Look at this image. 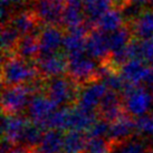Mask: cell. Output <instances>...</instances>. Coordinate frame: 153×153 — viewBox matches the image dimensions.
<instances>
[{"label": "cell", "mask_w": 153, "mask_h": 153, "mask_svg": "<svg viewBox=\"0 0 153 153\" xmlns=\"http://www.w3.org/2000/svg\"><path fill=\"white\" fill-rule=\"evenodd\" d=\"M42 77L36 66V62L22 59L17 55L8 56L2 62L1 79L4 87L26 85Z\"/></svg>", "instance_id": "cell-1"}, {"label": "cell", "mask_w": 153, "mask_h": 153, "mask_svg": "<svg viewBox=\"0 0 153 153\" xmlns=\"http://www.w3.org/2000/svg\"><path fill=\"white\" fill-rule=\"evenodd\" d=\"M67 76L79 87L94 82H98L101 78L100 65L96 63V60L92 59L86 54L69 57Z\"/></svg>", "instance_id": "cell-2"}, {"label": "cell", "mask_w": 153, "mask_h": 153, "mask_svg": "<svg viewBox=\"0 0 153 153\" xmlns=\"http://www.w3.org/2000/svg\"><path fill=\"white\" fill-rule=\"evenodd\" d=\"M46 95L57 106H71L76 104L79 86L69 77H54L46 81Z\"/></svg>", "instance_id": "cell-3"}, {"label": "cell", "mask_w": 153, "mask_h": 153, "mask_svg": "<svg viewBox=\"0 0 153 153\" xmlns=\"http://www.w3.org/2000/svg\"><path fill=\"white\" fill-rule=\"evenodd\" d=\"M122 96L124 111L130 116H136L137 119L150 113L149 111L152 106L153 97L146 88L128 84L122 93Z\"/></svg>", "instance_id": "cell-4"}, {"label": "cell", "mask_w": 153, "mask_h": 153, "mask_svg": "<svg viewBox=\"0 0 153 153\" xmlns=\"http://www.w3.org/2000/svg\"><path fill=\"white\" fill-rule=\"evenodd\" d=\"M34 95L29 84L4 87L1 97L4 115H19L29 104V96Z\"/></svg>", "instance_id": "cell-5"}, {"label": "cell", "mask_w": 153, "mask_h": 153, "mask_svg": "<svg viewBox=\"0 0 153 153\" xmlns=\"http://www.w3.org/2000/svg\"><path fill=\"white\" fill-rule=\"evenodd\" d=\"M35 62L39 75L45 79L63 76V74L67 73L68 57L65 53L58 51L49 55L39 56Z\"/></svg>", "instance_id": "cell-6"}, {"label": "cell", "mask_w": 153, "mask_h": 153, "mask_svg": "<svg viewBox=\"0 0 153 153\" xmlns=\"http://www.w3.org/2000/svg\"><path fill=\"white\" fill-rule=\"evenodd\" d=\"M65 4L59 0H35L34 13L40 24L59 27L63 22Z\"/></svg>", "instance_id": "cell-7"}, {"label": "cell", "mask_w": 153, "mask_h": 153, "mask_svg": "<svg viewBox=\"0 0 153 153\" xmlns=\"http://www.w3.org/2000/svg\"><path fill=\"white\" fill-rule=\"evenodd\" d=\"M107 91L108 88L103 82H94L85 86H82L79 87V92L77 95L76 106L96 112Z\"/></svg>", "instance_id": "cell-8"}, {"label": "cell", "mask_w": 153, "mask_h": 153, "mask_svg": "<svg viewBox=\"0 0 153 153\" xmlns=\"http://www.w3.org/2000/svg\"><path fill=\"white\" fill-rule=\"evenodd\" d=\"M27 108L30 121L39 124L45 130L47 120L58 108V106L45 94H36L31 96Z\"/></svg>", "instance_id": "cell-9"}, {"label": "cell", "mask_w": 153, "mask_h": 153, "mask_svg": "<svg viewBox=\"0 0 153 153\" xmlns=\"http://www.w3.org/2000/svg\"><path fill=\"white\" fill-rule=\"evenodd\" d=\"M28 120L20 115H4L2 117V143L10 145L11 148L20 146L22 134Z\"/></svg>", "instance_id": "cell-10"}, {"label": "cell", "mask_w": 153, "mask_h": 153, "mask_svg": "<svg viewBox=\"0 0 153 153\" xmlns=\"http://www.w3.org/2000/svg\"><path fill=\"white\" fill-rule=\"evenodd\" d=\"M89 31L86 24L67 30L63 40V49L68 58L86 54V38Z\"/></svg>", "instance_id": "cell-11"}, {"label": "cell", "mask_w": 153, "mask_h": 153, "mask_svg": "<svg viewBox=\"0 0 153 153\" xmlns=\"http://www.w3.org/2000/svg\"><path fill=\"white\" fill-rule=\"evenodd\" d=\"M86 55L101 63L108 59L111 56L108 36L96 28L91 30L86 38Z\"/></svg>", "instance_id": "cell-12"}, {"label": "cell", "mask_w": 153, "mask_h": 153, "mask_svg": "<svg viewBox=\"0 0 153 153\" xmlns=\"http://www.w3.org/2000/svg\"><path fill=\"white\" fill-rule=\"evenodd\" d=\"M120 74L128 84L140 86L141 83L148 82L153 74V69L142 60H128L121 66Z\"/></svg>", "instance_id": "cell-13"}, {"label": "cell", "mask_w": 153, "mask_h": 153, "mask_svg": "<svg viewBox=\"0 0 153 153\" xmlns=\"http://www.w3.org/2000/svg\"><path fill=\"white\" fill-rule=\"evenodd\" d=\"M37 35L40 46L39 56L58 53L60 47H63L65 35H63L62 29L57 26H45L39 30Z\"/></svg>", "instance_id": "cell-14"}, {"label": "cell", "mask_w": 153, "mask_h": 153, "mask_svg": "<svg viewBox=\"0 0 153 153\" xmlns=\"http://www.w3.org/2000/svg\"><path fill=\"white\" fill-rule=\"evenodd\" d=\"M97 113L101 119L108 123L114 122L120 116L125 114L123 100L120 97L119 93L112 89H108L100 104Z\"/></svg>", "instance_id": "cell-15"}, {"label": "cell", "mask_w": 153, "mask_h": 153, "mask_svg": "<svg viewBox=\"0 0 153 153\" xmlns=\"http://www.w3.org/2000/svg\"><path fill=\"white\" fill-rule=\"evenodd\" d=\"M39 24L40 22L34 10H22L17 13H13L7 25L11 26L22 37L27 35H34Z\"/></svg>", "instance_id": "cell-16"}, {"label": "cell", "mask_w": 153, "mask_h": 153, "mask_svg": "<svg viewBox=\"0 0 153 153\" xmlns=\"http://www.w3.org/2000/svg\"><path fill=\"white\" fill-rule=\"evenodd\" d=\"M134 131H135V121L125 113L110 124V131L107 137L110 142H121L131 139Z\"/></svg>", "instance_id": "cell-17"}, {"label": "cell", "mask_w": 153, "mask_h": 153, "mask_svg": "<svg viewBox=\"0 0 153 153\" xmlns=\"http://www.w3.org/2000/svg\"><path fill=\"white\" fill-rule=\"evenodd\" d=\"M113 7L112 0H83V10L86 17V26L89 30L95 29V24Z\"/></svg>", "instance_id": "cell-18"}, {"label": "cell", "mask_w": 153, "mask_h": 153, "mask_svg": "<svg viewBox=\"0 0 153 153\" xmlns=\"http://www.w3.org/2000/svg\"><path fill=\"white\" fill-rule=\"evenodd\" d=\"M96 119V112L87 111L78 106H73L71 110V119H69V128L68 131L87 132L92 128Z\"/></svg>", "instance_id": "cell-19"}, {"label": "cell", "mask_w": 153, "mask_h": 153, "mask_svg": "<svg viewBox=\"0 0 153 153\" xmlns=\"http://www.w3.org/2000/svg\"><path fill=\"white\" fill-rule=\"evenodd\" d=\"M133 36L137 39L153 37V9H145L137 18L128 22Z\"/></svg>", "instance_id": "cell-20"}, {"label": "cell", "mask_w": 153, "mask_h": 153, "mask_svg": "<svg viewBox=\"0 0 153 153\" xmlns=\"http://www.w3.org/2000/svg\"><path fill=\"white\" fill-rule=\"evenodd\" d=\"M65 134L62 131L47 130L43 135L36 153H64Z\"/></svg>", "instance_id": "cell-21"}, {"label": "cell", "mask_w": 153, "mask_h": 153, "mask_svg": "<svg viewBox=\"0 0 153 153\" xmlns=\"http://www.w3.org/2000/svg\"><path fill=\"white\" fill-rule=\"evenodd\" d=\"M40 46H39L38 35H27L22 36L18 43L15 55L22 57V59L35 62L39 57Z\"/></svg>", "instance_id": "cell-22"}, {"label": "cell", "mask_w": 153, "mask_h": 153, "mask_svg": "<svg viewBox=\"0 0 153 153\" xmlns=\"http://www.w3.org/2000/svg\"><path fill=\"white\" fill-rule=\"evenodd\" d=\"M124 17L121 10L116 8H112L105 13L95 24V28L103 31L104 34H112L116 30L121 29L124 24Z\"/></svg>", "instance_id": "cell-23"}, {"label": "cell", "mask_w": 153, "mask_h": 153, "mask_svg": "<svg viewBox=\"0 0 153 153\" xmlns=\"http://www.w3.org/2000/svg\"><path fill=\"white\" fill-rule=\"evenodd\" d=\"M111 153H152L148 143L134 137L121 142H111Z\"/></svg>", "instance_id": "cell-24"}, {"label": "cell", "mask_w": 153, "mask_h": 153, "mask_svg": "<svg viewBox=\"0 0 153 153\" xmlns=\"http://www.w3.org/2000/svg\"><path fill=\"white\" fill-rule=\"evenodd\" d=\"M107 36H108L111 55L124 51L132 40V33L128 26H123L121 29L116 30L115 33H112Z\"/></svg>", "instance_id": "cell-25"}, {"label": "cell", "mask_w": 153, "mask_h": 153, "mask_svg": "<svg viewBox=\"0 0 153 153\" xmlns=\"http://www.w3.org/2000/svg\"><path fill=\"white\" fill-rule=\"evenodd\" d=\"M43 126H40L39 124L34 123L33 121L28 120V123L26 125L24 134H22V145L27 150H36L39 145L40 141L43 139V135L45 133Z\"/></svg>", "instance_id": "cell-26"}, {"label": "cell", "mask_w": 153, "mask_h": 153, "mask_svg": "<svg viewBox=\"0 0 153 153\" xmlns=\"http://www.w3.org/2000/svg\"><path fill=\"white\" fill-rule=\"evenodd\" d=\"M88 139L86 134L77 131H68L65 134L64 153H85Z\"/></svg>", "instance_id": "cell-27"}, {"label": "cell", "mask_w": 153, "mask_h": 153, "mask_svg": "<svg viewBox=\"0 0 153 153\" xmlns=\"http://www.w3.org/2000/svg\"><path fill=\"white\" fill-rule=\"evenodd\" d=\"M86 17L83 7H77V6H72V4H65L64 13H63V22L62 25L67 30L73 29L79 27L82 25H85Z\"/></svg>", "instance_id": "cell-28"}, {"label": "cell", "mask_w": 153, "mask_h": 153, "mask_svg": "<svg viewBox=\"0 0 153 153\" xmlns=\"http://www.w3.org/2000/svg\"><path fill=\"white\" fill-rule=\"evenodd\" d=\"M71 110L72 107L64 106L57 108L47 120L45 124V130H56L64 131L69 128V119H71Z\"/></svg>", "instance_id": "cell-29"}, {"label": "cell", "mask_w": 153, "mask_h": 153, "mask_svg": "<svg viewBox=\"0 0 153 153\" xmlns=\"http://www.w3.org/2000/svg\"><path fill=\"white\" fill-rule=\"evenodd\" d=\"M22 38V36L18 34L16 29H13L11 26L4 25L1 29V49L4 56L15 55L18 43Z\"/></svg>", "instance_id": "cell-30"}, {"label": "cell", "mask_w": 153, "mask_h": 153, "mask_svg": "<svg viewBox=\"0 0 153 153\" xmlns=\"http://www.w3.org/2000/svg\"><path fill=\"white\" fill-rule=\"evenodd\" d=\"M135 132L141 136L153 137V113H148L135 120Z\"/></svg>", "instance_id": "cell-31"}, {"label": "cell", "mask_w": 153, "mask_h": 153, "mask_svg": "<svg viewBox=\"0 0 153 153\" xmlns=\"http://www.w3.org/2000/svg\"><path fill=\"white\" fill-rule=\"evenodd\" d=\"M110 131V123L100 119L92 125V128L86 132L85 134L87 139H105L108 135Z\"/></svg>", "instance_id": "cell-32"}, {"label": "cell", "mask_w": 153, "mask_h": 153, "mask_svg": "<svg viewBox=\"0 0 153 153\" xmlns=\"http://www.w3.org/2000/svg\"><path fill=\"white\" fill-rule=\"evenodd\" d=\"M111 142L105 139H89L85 153H111Z\"/></svg>", "instance_id": "cell-33"}, {"label": "cell", "mask_w": 153, "mask_h": 153, "mask_svg": "<svg viewBox=\"0 0 153 153\" xmlns=\"http://www.w3.org/2000/svg\"><path fill=\"white\" fill-rule=\"evenodd\" d=\"M142 60L145 64H153V37L140 39Z\"/></svg>", "instance_id": "cell-34"}, {"label": "cell", "mask_w": 153, "mask_h": 153, "mask_svg": "<svg viewBox=\"0 0 153 153\" xmlns=\"http://www.w3.org/2000/svg\"><path fill=\"white\" fill-rule=\"evenodd\" d=\"M131 1L141 6L142 8L148 7V9H153V0H131Z\"/></svg>", "instance_id": "cell-35"}, {"label": "cell", "mask_w": 153, "mask_h": 153, "mask_svg": "<svg viewBox=\"0 0 153 153\" xmlns=\"http://www.w3.org/2000/svg\"><path fill=\"white\" fill-rule=\"evenodd\" d=\"M29 151L30 150H27L24 146H16V148H13L6 153H29Z\"/></svg>", "instance_id": "cell-36"}, {"label": "cell", "mask_w": 153, "mask_h": 153, "mask_svg": "<svg viewBox=\"0 0 153 153\" xmlns=\"http://www.w3.org/2000/svg\"><path fill=\"white\" fill-rule=\"evenodd\" d=\"M145 84H146V89L149 91V93L152 95V97H153V74L151 75V77L148 79V82H146Z\"/></svg>", "instance_id": "cell-37"}, {"label": "cell", "mask_w": 153, "mask_h": 153, "mask_svg": "<svg viewBox=\"0 0 153 153\" xmlns=\"http://www.w3.org/2000/svg\"><path fill=\"white\" fill-rule=\"evenodd\" d=\"M4 1H6L7 4H9L10 6H11V4H22V2H25V1H27V0H4Z\"/></svg>", "instance_id": "cell-38"}, {"label": "cell", "mask_w": 153, "mask_h": 153, "mask_svg": "<svg viewBox=\"0 0 153 153\" xmlns=\"http://www.w3.org/2000/svg\"><path fill=\"white\" fill-rule=\"evenodd\" d=\"M59 1H65V0H59Z\"/></svg>", "instance_id": "cell-39"}, {"label": "cell", "mask_w": 153, "mask_h": 153, "mask_svg": "<svg viewBox=\"0 0 153 153\" xmlns=\"http://www.w3.org/2000/svg\"><path fill=\"white\" fill-rule=\"evenodd\" d=\"M29 153H33V152H30V151H29Z\"/></svg>", "instance_id": "cell-40"}]
</instances>
